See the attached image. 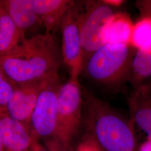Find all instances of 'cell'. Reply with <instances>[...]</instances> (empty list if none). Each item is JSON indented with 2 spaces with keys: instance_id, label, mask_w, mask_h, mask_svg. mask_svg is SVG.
Masks as SVG:
<instances>
[{
  "instance_id": "9a60e30c",
  "label": "cell",
  "mask_w": 151,
  "mask_h": 151,
  "mask_svg": "<svg viewBox=\"0 0 151 151\" xmlns=\"http://www.w3.org/2000/svg\"><path fill=\"white\" fill-rule=\"evenodd\" d=\"M133 27L127 16L116 14L105 30V43L130 44Z\"/></svg>"
},
{
  "instance_id": "ac0fdd59",
  "label": "cell",
  "mask_w": 151,
  "mask_h": 151,
  "mask_svg": "<svg viewBox=\"0 0 151 151\" xmlns=\"http://www.w3.org/2000/svg\"><path fill=\"white\" fill-rule=\"evenodd\" d=\"M43 146L39 140L35 139L32 145V151H70L55 137L44 140Z\"/></svg>"
},
{
  "instance_id": "ba28073f",
  "label": "cell",
  "mask_w": 151,
  "mask_h": 151,
  "mask_svg": "<svg viewBox=\"0 0 151 151\" xmlns=\"http://www.w3.org/2000/svg\"><path fill=\"white\" fill-rule=\"evenodd\" d=\"M36 139L28 124L7 115L0 116V151H32Z\"/></svg>"
},
{
  "instance_id": "e0dca14e",
  "label": "cell",
  "mask_w": 151,
  "mask_h": 151,
  "mask_svg": "<svg viewBox=\"0 0 151 151\" xmlns=\"http://www.w3.org/2000/svg\"><path fill=\"white\" fill-rule=\"evenodd\" d=\"M17 85L10 80L0 70V116L7 115V104Z\"/></svg>"
},
{
  "instance_id": "7402d4cb",
  "label": "cell",
  "mask_w": 151,
  "mask_h": 151,
  "mask_svg": "<svg viewBox=\"0 0 151 151\" xmlns=\"http://www.w3.org/2000/svg\"><path fill=\"white\" fill-rule=\"evenodd\" d=\"M105 3L108 4L109 5L111 6L112 7H116L122 5L124 3V1L123 0H104L103 1Z\"/></svg>"
},
{
  "instance_id": "603a6c76",
  "label": "cell",
  "mask_w": 151,
  "mask_h": 151,
  "mask_svg": "<svg viewBox=\"0 0 151 151\" xmlns=\"http://www.w3.org/2000/svg\"><path fill=\"white\" fill-rule=\"evenodd\" d=\"M143 86L145 87L148 93L149 94V95L151 97V79L150 80L148 81L147 82H146L145 84L143 85Z\"/></svg>"
},
{
  "instance_id": "44dd1931",
  "label": "cell",
  "mask_w": 151,
  "mask_h": 151,
  "mask_svg": "<svg viewBox=\"0 0 151 151\" xmlns=\"http://www.w3.org/2000/svg\"><path fill=\"white\" fill-rule=\"evenodd\" d=\"M137 151H151V140L147 139L138 146Z\"/></svg>"
},
{
  "instance_id": "8fae6325",
  "label": "cell",
  "mask_w": 151,
  "mask_h": 151,
  "mask_svg": "<svg viewBox=\"0 0 151 151\" xmlns=\"http://www.w3.org/2000/svg\"><path fill=\"white\" fill-rule=\"evenodd\" d=\"M69 0H33V6L46 32L54 34L73 3Z\"/></svg>"
},
{
  "instance_id": "5b68a950",
  "label": "cell",
  "mask_w": 151,
  "mask_h": 151,
  "mask_svg": "<svg viewBox=\"0 0 151 151\" xmlns=\"http://www.w3.org/2000/svg\"><path fill=\"white\" fill-rule=\"evenodd\" d=\"M62 85L58 74L44 80L29 123L32 135L38 140H46L56 135L58 94Z\"/></svg>"
},
{
  "instance_id": "2e32d148",
  "label": "cell",
  "mask_w": 151,
  "mask_h": 151,
  "mask_svg": "<svg viewBox=\"0 0 151 151\" xmlns=\"http://www.w3.org/2000/svg\"><path fill=\"white\" fill-rule=\"evenodd\" d=\"M130 44L135 49L151 50V19L140 18L133 25Z\"/></svg>"
},
{
  "instance_id": "3957f363",
  "label": "cell",
  "mask_w": 151,
  "mask_h": 151,
  "mask_svg": "<svg viewBox=\"0 0 151 151\" xmlns=\"http://www.w3.org/2000/svg\"><path fill=\"white\" fill-rule=\"evenodd\" d=\"M135 51L130 44L105 43L85 60L82 72L97 83L116 88L128 83Z\"/></svg>"
},
{
  "instance_id": "5bb4252c",
  "label": "cell",
  "mask_w": 151,
  "mask_h": 151,
  "mask_svg": "<svg viewBox=\"0 0 151 151\" xmlns=\"http://www.w3.org/2000/svg\"><path fill=\"white\" fill-rule=\"evenodd\" d=\"M151 79V50L135 49L130 64L128 83L133 90H135Z\"/></svg>"
},
{
  "instance_id": "6da1fadb",
  "label": "cell",
  "mask_w": 151,
  "mask_h": 151,
  "mask_svg": "<svg viewBox=\"0 0 151 151\" xmlns=\"http://www.w3.org/2000/svg\"><path fill=\"white\" fill-rule=\"evenodd\" d=\"M62 61V48L55 34L45 32L27 39L0 57V70L19 85L58 74Z\"/></svg>"
},
{
  "instance_id": "ffe728a7",
  "label": "cell",
  "mask_w": 151,
  "mask_h": 151,
  "mask_svg": "<svg viewBox=\"0 0 151 151\" xmlns=\"http://www.w3.org/2000/svg\"><path fill=\"white\" fill-rule=\"evenodd\" d=\"M135 6L140 14V18L151 19V0L136 1Z\"/></svg>"
},
{
  "instance_id": "277c9868",
  "label": "cell",
  "mask_w": 151,
  "mask_h": 151,
  "mask_svg": "<svg viewBox=\"0 0 151 151\" xmlns=\"http://www.w3.org/2000/svg\"><path fill=\"white\" fill-rule=\"evenodd\" d=\"M78 78L70 77L58 94V126L55 137L70 151L82 122L83 93Z\"/></svg>"
},
{
  "instance_id": "52a82bcc",
  "label": "cell",
  "mask_w": 151,
  "mask_h": 151,
  "mask_svg": "<svg viewBox=\"0 0 151 151\" xmlns=\"http://www.w3.org/2000/svg\"><path fill=\"white\" fill-rule=\"evenodd\" d=\"M75 1L63 17L62 53L63 62L70 70V77L78 78L82 69L80 19L83 6Z\"/></svg>"
},
{
  "instance_id": "9c48e42d",
  "label": "cell",
  "mask_w": 151,
  "mask_h": 151,
  "mask_svg": "<svg viewBox=\"0 0 151 151\" xmlns=\"http://www.w3.org/2000/svg\"><path fill=\"white\" fill-rule=\"evenodd\" d=\"M45 79L17 85L7 104V115L29 125L32 111Z\"/></svg>"
},
{
  "instance_id": "7c38bea8",
  "label": "cell",
  "mask_w": 151,
  "mask_h": 151,
  "mask_svg": "<svg viewBox=\"0 0 151 151\" xmlns=\"http://www.w3.org/2000/svg\"><path fill=\"white\" fill-rule=\"evenodd\" d=\"M0 5L25 35L42 25L34 9L33 0H1Z\"/></svg>"
},
{
  "instance_id": "7a4b0ae2",
  "label": "cell",
  "mask_w": 151,
  "mask_h": 151,
  "mask_svg": "<svg viewBox=\"0 0 151 151\" xmlns=\"http://www.w3.org/2000/svg\"><path fill=\"white\" fill-rule=\"evenodd\" d=\"M82 93L84 132L102 151H137L135 125L131 119L91 93Z\"/></svg>"
},
{
  "instance_id": "8992f818",
  "label": "cell",
  "mask_w": 151,
  "mask_h": 151,
  "mask_svg": "<svg viewBox=\"0 0 151 151\" xmlns=\"http://www.w3.org/2000/svg\"><path fill=\"white\" fill-rule=\"evenodd\" d=\"M114 8L103 1H88L83 6L80 19L82 63L105 44V30L116 15Z\"/></svg>"
},
{
  "instance_id": "30bf717a",
  "label": "cell",
  "mask_w": 151,
  "mask_h": 151,
  "mask_svg": "<svg viewBox=\"0 0 151 151\" xmlns=\"http://www.w3.org/2000/svg\"><path fill=\"white\" fill-rule=\"evenodd\" d=\"M130 118L151 140V97L143 85L133 90L128 97Z\"/></svg>"
},
{
  "instance_id": "d6986e66",
  "label": "cell",
  "mask_w": 151,
  "mask_h": 151,
  "mask_svg": "<svg viewBox=\"0 0 151 151\" xmlns=\"http://www.w3.org/2000/svg\"><path fill=\"white\" fill-rule=\"evenodd\" d=\"M75 151H102L91 137L84 132L79 140Z\"/></svg>"
},
{
  "instance_id": "4fadbf2b",
  "label": "cell",
  "mask_w": 151,
  "mask_h": 151,
  "mask_svg": "<svg viewBox=\"0 0 151 151\" xmlns=\"http://www.w3.org/2000/svg\"><path fill=\"white\" fill-rule=\"evenodd\" d=\"M26 39L25 34L0 5V57L10 53Z\"/></svg>"
}]
</instances>
